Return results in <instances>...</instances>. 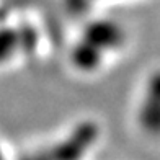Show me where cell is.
<instances>
[{"label": "cell", "instance_id": "1", "mask_svg": "<svg viewBox=\"0 0 160 160\" xmlns=\"http://www.w3.org/2000/svg\"><path fill=\"white\" fill-rule=\"evenodd\" d=\"M100 137V128L95 121H82L72 132L48 152L46 160H83Z\"/></svg>", "mask_w": 160, "mask_h": 160}, {"label": "cell", "instance_id": "4", "mask_svg": "<svg viewBox=\"0 0 160 160\" xmlns=\"http://www.w3.org/2000/svg\"><path fill=\"white\" fill-rule=\"evenodd\" d=\"M105 57L106 56L101 51H98L95 46H92L90 42L80 39L72 48L70 62L77 70L83 72V74H92V72H97L101 67V64L105 62Z\"/></svg>", "mask_w": 160, "mask_h": 160}, {"label": "cell", "instance_id": "5", "mask_svg": "<svg viewBox=\"0 0 160 160\" xmlns=\"http://www.w3.org/2000/svg\"><path fill=\"white\" fill-rule=\"evenodd\" d=\"M17 36L12 31H0V64L12 57L17 48Z\"/></svg>", "mask_w": 160, "mask_h": 160}, {"label": "cell", "instance_id": "2", "mask_svg": "<svg viewBox=\"0 0 160 160\" xmlns=\"http://www.w3.org/2000/svg\"><path fill=\"white\" fill-rule=\"evenodd\" d=\"M137 124L150 137H160V69L152 72L137 108Z\"/></svg>", "mask_w": 160, "mask_h": 160}, {"label": "cell", "instance_id": "3", "mask_svg": "<svg viewBox=\"0 0 160 160\" xmlns=\"http://www.w3.org/2000/svg\"><path fill=\"white\" fill-rule=\"evenodd\" d=\"M82 39L90 42L92 46H95L106 56L108 52H113L124 44V31L114 21L100 20L87 26Z\"/></svg>", "mask_w": 160, "mask_h": 160}]
</instances>
